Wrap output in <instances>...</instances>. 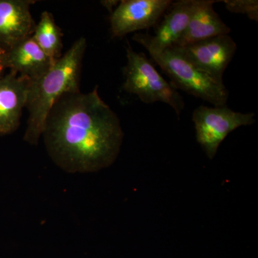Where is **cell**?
Segmentation results:
<instances>
[{"instance_id": "cell-1", "label": "cell", "mask_w": 258, "mask_h": 258, "mask_svg": "<svg viewBox=\"0 0 258 258\" xmlns=\"http://www.w3.org/2000/svg\"><path fill=\"white\" fill-rule=\"evenodd\" d=\"M49 157L66 172L92 173L108 167L119 154L123 129L118 115L92 91L59 98L44 125Z\"/></svg>"}, {"instance_id": "cell-2", "label": "cell", "mask_w": 258, "mask_h": 258, "mask_svg": "<svg viewBox=\"0 0 258 258\" xmlns=\"http://www.w3.org/2000/svg\"><path fill=\"white\" fill-rule=\"evenodd\" d=\"M87 42L80 37L40 78L29 82L25 108L28 119L24 140L37 145L47 115L56 102L67 93L80 92L81 70Z\"/></svg>"}, {"instance_id": "cell-3", "label": "cell", "mask_w": 258, "mask_h": 258, "mask_svg": "<svg viewBox=\"0 0 258 258\" xmlns=\"http://www.w3.org/2000/svg\"><path fill=\"white\" fill-rule=\"evenodd\" d=\"M151 57L171 80L176 89L209 102L214 106H225L229 98L223 81L214 79L190 62L179 47L173 46Z\"/></svg>"}, {"instance_id": "cell-4", "label": "cell", "mask_w": 258, "mask_h": 258, "mask_svg": "<svg viewBox=\"0 0 258 258\" xmlns=\"http://www.w3.org/2000/svg\"><path fill=\"white\" fill-rule=\"evenodd\" d=\"M125 50L127 63L123 69V89L145 103H166L179 117L184 108L183 97L161 76L144 52H136L130 45Z\"/></svg>"}, {"instance_id": "cell-5", "label": "cell", "mask_w": 258, "mask_h": 258, "mask_svg": "<svg viewBox=\"0 0 258 258\" xmlns=\"http://www.w3.org/2000/svg\"><path fill=\"white\" fill-rule=\"evenodd\" d=\"M254 116V113L234 111L226 105L199 106L192 113L197 141L209 159H212L228 134L241 126L253 124Z\"/></svg>"}, {"instance_id": "cell-6", "label": "cell", "mask_w": 258, "mask_h": 258, "mask_svg": "<svg viewBox=\"0 0 258 258\" xmlns=\"http://www.w3.org/2000/svg\"><path fill=\"white\" fill-rule=\"evenodd\" d=\"M203 0H179L171 3L169 13L159 24L154 35L137 33L132 39L143 45L149 55L175 46Z\"/></svg>"}, {"instance_id": "cell-7", "label": "cell", "mask_w": 258, "mask_h": 258, "mask_svg": "<svg viewBox=\"0 0 258 258\" xmlns=\"http://www.w3.org/2000/svg\"><path fill=\"white\" fill-rule=\"evenodd\" d=\"M172 3L171 0L120 1L110 17L111 37L121 38L154 27Z\"/></svg>"}, {"instance_id": "cell-8", "label": "cell", "mask_w": 258, "mask_h": 258, "mask_svg": "<svg viewBox=\"0 0 258 258\" xmlns=\"http://www.w3.org/2000/svg\"><path fill=\"white\" fill-rule=\"evenodd\" d=\"M179 48L199 69L223 81L224 73L233 58L237 46L230 35H223Z\"/></svg>"}, {"instance_id": "cell-9", "label": "cell", "mask_w": 258, "mask_h": 258, "mask_svg": "<svg viewBox=\"0 0 258 258\" xmlns=\"http://www.w3.org/2000/svg\"><path fill=\"white\" fill-rule=\"evenodd\" d=\"M30 80L10 72L0 77V135H8L20 126L27 102Z\"/></svg>"}, {"instance_id": "cell-10", "label": "cell", "mask_w": 258, "mask_h": 258, "mask_svg": "<svg viewBox=\"0 0 258 258\" xmlns=\"http://www.w3.org/2000/svg\"><path fill=\"white\" fill-rule=\"evenodd\" d=\"M30 0H0V45L10 48L32 36L35 25Z\"/></svg>"}, {"instance_id": "cell-11", "label": "cell", "mask_w": 258, "mask_h": 258, "mask_svg": "<svg viewBox=\"0 0 258 258\" xmlns=\"http://www.w3.org/2000/svg\"><path fill=\"white\" fill-rule=\"evenodd\" d=\"M54 62L32 36L7 50V69L30 81L45 74Z\"/></svg>"}, {"instance_id": "cell-12", "label": "cell", "mask_w": 258, "mask_h": 258, "mask_svg": "<svg viewBox=\"0 0 258 258\" xmlns=\"http://www.w3.org/2000/svg\"><path fill=\"white\" fill-rule=\"evenodd\" d=\"M221 1L203 0L189 25L175 45L183 47L219 35H229L231 30L214 10L215 3Z\"/></svg>"}, {"instance_id": "cell-13", "label": "cell", "mask_w": 258, "mask_h": 258, "mask_svg": "<svg viewBox=\"0 0 258 258\" xmlns=\"http://www.w3.org/2000/svg\"><path fill=\"white\" fill-rule=\"evenodd\" d=\"M62 30L56 24L53 15L44 11L32 37L52 60H57L62 55Z\"/></svg>"}, {"instance_id": "cell-14", "label": "cell", "mask_w": 258, "mask_h": 258, "mask_svg": "<svg viewBox=\"0 0 258 258\" xmlns=\"http://www.w3.org/2000/svg\"><path fill=\"white\" fill-rule=\"evenodd\" d=\"M226 9L231 13L247 15L254 21H258V2L257 0H224Z\"/></svg>"}, {"instance_id": "cell-15", "label": "cell", "mask_w": 258, "mask_h": 258, "mask_svg": "<svg viewBox=\"0 0 258 258\" xmlns=\"http://www.w3.org/2000/svg\"><path fill=\"white\" fill-rule=\"evenodd\" d=\"M6 57L7 49L0 45V77L3 76V73L7 69Z\"/></svg>"}, {"instance_id": "cell-16", "label": "cell", "mask_w": 258, "mask_h": 258, "mask_svg": "<svg viewBox=\"0 0 258 258\" xmlns=\"http://www.w3.org/2000/svg\"><path fill=\"white\" fill-rule=\"evenodd\" d=\"M120 1L117 0H105V1H101V4L106 9L108 10L110 13H113V10L116 8L118 5L119 4Z\"/></svg>"}]
</instances>
